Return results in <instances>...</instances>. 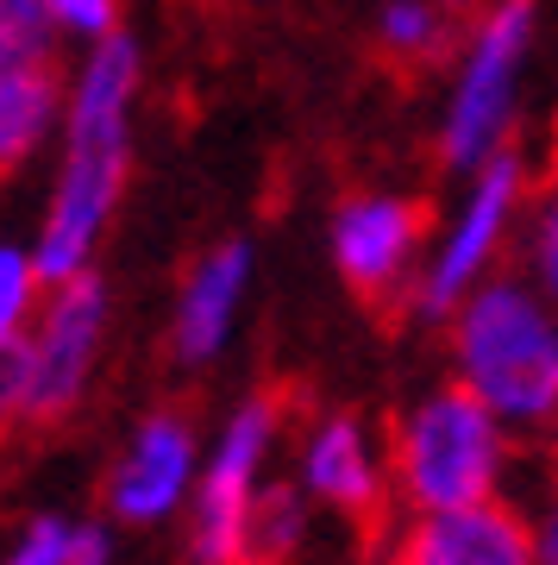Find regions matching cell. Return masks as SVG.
Listing matches in <instances>:
<instances>
[{"label":"cell","mask_w":558,"mask_h":565,"mask_svg":"<svg viewBox=\"0 0 558 565\" xmlns=\"http://www.w3.org/2000/svg\"><path fill=\"white\" fill-rule=\"evenodd\" d=\"M534 39V0H490L464 39L459 95L439 132V163L446 170H483L502 151L508 114H515V76Z\"/></svg>","instance_id":"cell-4"},{"label":"cell","mask_w":558,"mask_h":565,"mask_svg":"<svg viewBox=\"0 0 558 565\" xmlns=\"http://www.w3.org/2000/svg\"><path fill=\"white\" fill-rule=\"evenodd\" d=\"M389 565H415V559H408V553H396V559H389Z\"/></svg>","instance_id":"cell-23"},{"label":"cell","mask_w":558,"mask_h":565,"mask_svg":"<svg viewBox=\"0 0 558 565\" xmlns=\"http://www.w3.org/2000/svg\"><path fill=\"white\" fill-rule=\"evenodd\" d=\"M0 565H114V541L95 522H63V515H39L25 527L13 553Z\"/></svg>","instance_id":"cell-17"},{"label":"cell","mask_w":558,"mask_h":565,"mask_svg":"<svg viewBox=\"0 0 558 565\" xmlns=\"http://www.w3.org/2000/svg\"><path fill=\"white\" fill-rule=\"evenodd\" d=\"M245 277H251V245L226 239L195 264V277L182 289L176 321H170V352L182 364H207L233 333V315L245 302Z\"/></svg>","instance_id":"cell-12"},{"label":"cell","mask_w":558,"mask_h":565,"mask_svg":"<svg viewBox=\"0 0 558 565\" xmlns=\"http://www.w3.org/2000/svg\"><path fill=\"white\" fill-rule=\"evenodd\" d=\"M51 7V20L63 32H76V39H107V32H120V0H44Z\"/></svg>","instance_id":"cell-20"},{"label":"cell","mask_w":558,"mask_h":565,"mask_svg":"<svg viewBox=\"0 0 558 565\" xmlns=\"http://www.w3.org/2000/svg\"><path fill=\"white\" fill-rule=\"evenodd\" d=\"M51 7L44 0H0V70H25V63H57L51 51Z\"/></svg>","instance_id":"cell-18"},{"label":"cell","mask_w":558,"mask_h":565,"mask_svg":"<svg viewBox=\"0 0 558 565\" xmlns=\"http://www.w3.org/2000/svg\"><path fill=\"white\" fill-rule=\"evenodd\" d=\"M396 478H401V497H408L420 515L496 497L502 422L483 408L477 390L446 384V390H433L427 403L408 408V422H401V434H396Z\"/></svg>","instance_id":"cell-3"},{"label":"cell","mask_w":558,"mask_h":565,"mask_svg":"<svg viewBox=\"0 0 558 565\" xmlns=\"http://www.w3.org/2000/svg\"><path fill=\"white\" fill-rule=\"evenodd\" d=\"M539 565H558V503L546 515V527H539Z\"/></svg>","instance_id":"cell-22"},{"label":"cell","mask_w":558,"mask_h":565,"mask_svg":"<svg viewBox=\"0 0 558 565\" xmlns=\"http://www.w3.org/2000/svg\"><path fill=\"white\" fill-rule=\"evenodd\" d=\"M100 327H107V289L95 270L51 282L39 333L25 340V422H63L82 403L100 352Z\"/></svg>","instance_id":"cell-6"},{"label":"cell","mask_w":558,"mask_h":565,"mask_svg":"<svg viewBox=\"0 0 558 565\" xmlns=\"http://www.w3.org/2000/svg\"><path fill=\"white\" fill-rule=\"evenodd\" d=\"M282 390H258L233 408V422L214 446V465L195 497V534H189V565H239L245 509L258 497V465L282 427Z\"/></svg>","instance_id":"cell-5"},{"label":"cell","mask_w":558,"mask_h":565,"mask_svg":"<svg viewBox=\"0 0 558 565\" xmlns=\"http://www.w3.org/2000/svg\"><path fill=\"white\" fill-rule=\"evenodd\" d=\"M25 422V340H0V427Z\"/></svg>","instance_id":"cell-21"},{"label":"cell","mask_w":558,"mask_h":565,"mask_svg":"<svg viewBox=\"0 0 558 565\" xmlns=\"http://www.w3.org/2000/svg\"><path fill=\"white\" fill-rule=\"evenodd\" d=\"M63 114V76L57 63H25V70H0V177H13L44 132Z\"/></svg>","instance_id":"cell-13"},{"label":"cell","mask_w":558,"mask_h":565,"mask_svg":"<svg viewBox=\"0 0 558 565\" xmlns=\"http://www.w3.org/2000/svg\"><path fill=\"white\" fill-rule=\"evenodd\" d=\"M189 471H195V422H189V408H151L139 422V434H132V446H126V459L114 465L107 503H114L120 522H163L182 503Z\"/></svg>","instance_id":"cell-9"},{"label":"cell","mask_w":558,"mask_h":565,"mask_svg":"<svg viewBox=\"0 0 558 565\" xmlns=\"http://www.w3.org/2000/svg\"><path fill=\"white\" fill-rule=\"evenodd\" d=\"M420 233H427V202L415 195H352L333 214V258L358 302H371L377 315L383 302H396Z\"/></svg>","instance_id":"cell-8"},{"label":"cell","mask_w":558,"mask_h":565,"mask_svg":"<svg viewBox=\"0 0 558 565\" xmlns=\"http://www.w3.org/2000/svg\"><path fill=\"white\" fill-rule=\"evenodd\" d=\"M301 471H308V490H314L326 509H340L364 541L389 534V490H383L377 459H371L364 427L352 422V415H326V422L314 427Z\"/></svg>","instance_id":"cell-11"},{"label":"cell","mask_w":558,"mask_h":565,"mask_svg":"<svg viewBox=\"0 0 558 565\" xmlns=\"http://www.w3.org/2000/svg\"><path fill=\"white\" fill-rule=\"evenodd\" d=\"M401 553L415 565H539V541L527 515L496 503V497L420 515L415 534L401 541Z\"/></svg>","instance_id":"cell-10"},{"label":"cell","mask_w":558,"mask_h":565,"mask_svg":"<svg viewBox=\"0 0 558 565\" xmlns=\"http://www.w3.org/2000/svg\"><path fill=\"white\" fill-rule=\"evenodd\" d=\"M308 534V509L289 484H270L251 497L245 509V534H239V565H289L301 553Z\"/></svg>","instance_id":"cell-15"},{"label":"cell","mask_w":558,"mask_h":565,"mask_svg":"<svg viewBox=\"0 0 558 565\" xmlns=\"http://www.w3.org/2000/svg\"><path fill=\"white\" fill-rule=\"evenodd\" d=\"M32 258L13 252V245H0V340H13L25 321V308H32Z\"/></svg>","instance_id":"cell-19"},{"label":"cell","mask_w":558,"mask_h":565,"mask_svg":"<svg viewBox=\"0 0 558 565\" xmlns=\"http://www.w3.org/2000/svg\"><path fill=\"white\" fill-rule=\"evenodd\" d=\"M527 239H521V258L534 270V289L558 308V132L539 158V177L527 182Z\"/></svg>","instance_id":"cell-16"},{"label":"cell","mask_w":558,"mask_h":565,"mask_svg":"<svg viewBox=\"0 0 558 565\" xmlns=\"http://www.w3.org/2000/svg\"><path fill=\"white\" fill-rule=\"evenodd\" d=\"M132 88H139V39L107 32L88 51L76 88H69V151L57 170V195L44 214L32 270L39 282H69L88 270L100 233L126 189V132H132Z\"/></svg>","instance_id":"cell-1"},{"label":"cell","mask_w":558,"mask_h":565,"mask_svg":"<svg viewBox=\"0 0 558 565\" xmlns=\"http://www.w3.org/2000/svg\"><path fill=\"white\" fill-rule=\"evenodd\" d=\"M521 195H527V170H521L515 151H496V158L477 170V182H471V202H464V214L452 221V233H446V245H439L433 270L415 282V315L420 321H446L452 308L471 296L483 282V270L496 264L502 239H508V226H515V207Z\"/></svg>","instance_id":"cell-7"},{"label":"cell","mask_w":558,"mask_h":565,"mask_svg":"<svg viewBox=\"0 0 558 565\" xmlns=\"http://www.w3.org/2000/svg\"><path fill=\"white\" fill-rule=\"evenodd\" d=\"M471 25H464V0H389L377 20V44L396 70H433L452 57L459 39H471Z\"/></svg>","instance_id":"cell-14"},{"label":"cell","mask_w":558,"mask_h":565,"mask_svg":"<svg viewBox=\"0 0 558 565\" xmlns=\"http://www.w3.org/2000/svg\"><path fill=\"white\" fill-rule=\"evenodd\" d=\"M459 384L477 390L496 422L558 415V308L521 277H483L452 321Z\"/></svg>","instance_id":"cell-2"}]
</instances>
